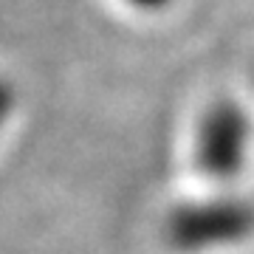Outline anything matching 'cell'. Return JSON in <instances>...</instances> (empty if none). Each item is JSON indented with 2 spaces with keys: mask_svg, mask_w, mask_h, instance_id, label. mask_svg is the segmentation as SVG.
Returning <instances> with one entry per match:
<instances>
[{
  "mask_svg": "<svg viewBox=\"0 0 254 254\" xmlns=\"http://www.w3.org/2000/svg\"><path fill=\"white\" fill-rule=\"evenodd\" d=\"M14 108H17L14 88H11V82H6L0 76V136H3V130L9 127L11 116H14Z\"/></svg>",
  "mask_w": 254,
  "mask_h": 254,
  "instance_id": "3",
  "label": "cell"
},
{
  "mask_svg": "<svg viewBox=\"0 0 254 254\" xmlns=\"http://www.w3.org/2000/svg\"><path fill=\"white\" fill-rule=\"evenodd\" d=\"M125 3L138 11H164L167 6H173L175 0H125Z\"/></svg>",
  "mask_w": 254,
  "mask_h": 254,
  "instance_id": "4",
  "label": "cell"
},
{
  "mask_svg": "<svg viewBox=\"0 0 254 254\" xmlns=\"http://www.w3.org/2000/svg\"><path fill=\"white\" fill-rule=\"evenodd\" d=\"M252 119L232 99L212 102L200 113L192 136V164L203 178L229 184L240 178L252 155Z\"/></svg>",
  "mask_w": 254,
  "mask_h": 254,
  "instance_id": "2",
  "label": "cell"
},
{
  "mask_svg": "<svg viewBox=\"0 0 254 254\" xmlns=\"http://www.w3.org/2000/svg\"><path fill=\"white\" fill-rule=\"evenodd\" d=\"M164 243L175 254H212L237 249L254 237V203L237 195L195 198L164 218Z\"/></svg>",
  "mask_w": 254,
  "mask_h": 254,
  "instance_id": "1",
  "label": "cell"
}]
</instances>
